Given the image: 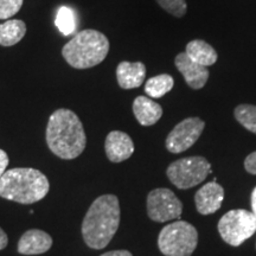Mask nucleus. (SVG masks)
Wrapping results in <instances>:
<instances>
[{
    "label": "nucleus",
    "instance_id": "7",
    "mask_svg": "<svg viewBox=\"0 0 256 256\" xmlns=\"http://www.w3.org/2000/svg\"><path fill=\"white\" fill-rule=\"evenodd\" d=\"M211 165L203 156H188L178 159L168 168L166 174L176 188L186 190L206 180Z\"/></svg>",
    "mask_w": 256,
    "mask_h": 256
},
{
    "label": "nucleus",
    "instance_id": "5",
    "mask_svg": "<svg viewBox=\"0 0 256 256\" xmlns=\"http://www.w3.org/2000/svg\"><path fill=\"white\" fill-rule=\"evenodd\" d=\"M197 244V229L185 220L164 226L158 238L159 250L165 256H191Z\"/></svg>",
    "mask_w": 256,
    "mask_h": 256
},
{
    "label": "nucleus",
    "instance_id": "20",
    "mask_svg": "<svg viewBox=\"0 0 256 256\" xmlns=\"http://www.w3.org/2000/svg\"><path fill=\"white\" fill-rule=\"evenodd\" d=\"M234 115L243 127L256 134V106L240 104L235 108Z\"/></svg>",
    "mask_w": 256,
    "mask_h": 256
},
{
    "label": "nucleus",
    "instance_id": "2",
    "mask_svg": "<svg viewBox=\"0 0 256 256\" xmlns=\"http://www.w3.org/2000/svg\"><path fill=\"white\" fill-rule=\"evenodd\" d=\"M120 226V204L114 194H104L92 202L82 222V236L92 249H104Z\"/></svg>",
    "mask_w": 256,
    "mask_h": 256
},
{
    "label": "nucleus",
    "instance_id": "21",
    "mask_svg": "<svg viewBox=\"0 0 256 256\" xmlns=\"http://www.w3.org/2000/svg\"><path fill=\"white\" fill-rule=\"evenodd\" d=\"M156 2L160 5V8L177 18H182L186 14L188 5L185 0H156Z\"/></svg>",
    "mask_w": 256,
    "mask_h": 256
},
{
    "label": "nucleus",
    "instance_id": "19",
    "mask_svg": "<svg viewBox=\"0 0 256 256\" xmlns=\"http://www.w3.org/2000/svg\"><path fill=\"white\" fill-rule=\"evenodd\" d=\"M55 24L60 34L64 36H69L76 28L75 12L68 6H62L57 12Z\"/></svg>",
    "mask_w": 256,
    "mask_h": 256
},
{
    "label": "nucleus",
    "instance_id": "22",
    "mask_svg": "<svg viewBox=\"0 0 256 256\" xmlns=\"http://www.w3.org/2000/svg\"><path fill=\"white\" fill-rule=\"evenodd\" d=\"M24 0H0V19H8L20 11Z\"/></svg>",
    "mask_w": 256,
    "mask_h": 256
},
{
    "label": "nucleus",
    "instance_id": "6",
    "mask_svg": "<svg viewBox=\"0 0 256 256\" xmlns=\"http://www.w3.org/2000/svg\"><path fill=\"white\" fill-rule=\"evenodd\" d=\"M217 228L224 242L238 247L256 232V216L243 209L230 210L222 216Z\"/></svg>",
    "mask_w": 256,
    "mask_h": 256
},
{
    "label": "nucleus",
    "instance_id": "25",
    "mask_svg": "<svg viewBox=\"0 0 256 256\" xmlns=\"http://www.w3.org/2000/svg\"><path fill=\"white\" fill-rule=\"evenodd\" d=\"M101 256H133L132 252H130L128 250H113V252H108L102 254Z\"/></svg>",
    "mask_w": 256,
    "mask_h": 256
},
{
    "label": "nucleus",
    "instance_id": "15",
    "mask_svg": "<svg viewBox=\"0 0 256 256\" xmlns=\"http://www.w3.org/2000/svg\"><path fill=\"white\" fill-rule=\"evenodd\" d=\"M133 113L142 126H152L162 116V108L147 96H138L133 102Z\"/></svg>",
    "mask_w": 256,
    "mask_h": 256
},
{
    "label": "nucleus",
    "instance_id": "3",
    "mask_svg": "<svg viewBox=\"0 0 256 256\" xmlns=\"http://www.w3.org/2000/svg\"><path fill=\"white\" fill-rule=\"evenodd\" d=\"M46 176L36 168L6 170L0 178V197L20 204H32L43 200L49 192Z\"/></svg>",
    "mask_w": 256,
    "mask_h": 256
},
{
    "label": "nucleus",
    "instance_id": "16",
    "mask_svg": "<svg viewBox=\"0 0 256 256\" xmlns=\"http://www.w3.org/2000/svg\"><path fill=\"white\" fill-rule=\"evenodd\" d=\"M185 54L194 62L200 64L206 68L215 64L217 60V52L215 49L210 44H208L206 42L200 40H194L188 43Z\"/></svg>",
    "mask_w": 256,
    "mask_h": 256
},
{
    "label": "nucleus",
    "instance_id": "10",
    "mask_svg": "<svg viewBox=\"0 0 256 256\" xmlns=\"http://www.w3.org/2000/svg\"><path fill=\"white\" fill-rule=\"evenodd\" d=\"M174 64L190 88L202 89L206 84L210 75L209 70L206 66L194 62L185 52H180L176 56Z\"/></svg>",
    "mask_w": 256,
    "mask_h": 256
},
{
    "label": "nucleus",
    "instance_id": "8",
    "mask_svg": "<svg viewBox=\"0 0 256 256\" xmlns=\"http://www.w3.org/2000/svg\"><path fill=\"white\" fill-rule=\"evenodd\" d=\"M183 212V204L170 188H154L147 196V214L158 223L179 218Z\"/></svg>",
    "mask_w": 256,
    "mask_h": 256
},
{
    "label": "nucleus",
    "instance_id": "17",
    "mask_svg": "<svg viewBox=\"0 0 256 256\" xmlns=\"http://www.w3.org/2000/svg\"><path fill=\"white\" fill-rule=\"evenodd\" d=\"M26 34V24L19 19H8L0 25V46H14Z\"/></svg>",
    "mask_w": 256,
    "mask_h": 256
},
{
    "label": "nucleus",
    "instance_id": "4",
    "mask_svg": "<svg viewBox=\"0 0 256 256\" xmlns=\"http://www.w3.org/2000/svg\"><path fill=\"white\" fill-rule=\"evenodd\" d=\"M110 52V40L98 30L80 31L62 49L64 60L75 69H89L104 62Z\"/></svg>",
    "mask_w": 256,
    "mask_h": 256
},
{
    "label": "nucleus",
    "instance_id": "26",
    "mask_svg": "<svg viewBox=\"0 0 256 256\" xmlns=\"http://www.w3.org/2000/svg\"><path fill=\"white\" fill-rule=\"evenodd\" d=\"M8 242V235H6V232H4V230L0 228V250H2V249L6 248Z\"/></svg>",
    "mask_w": 256,
    "mask_h": 256
},
{
    "label": "nucleus",
    "instance_id": "24",
    "mask_svg": "<svg viewBox=\"0 0 256 256\" xmlns=\"http://www.w3.org/2000/svg\"><path fill=\"white\" fill-rule=\"evenodd\" d=\"M8 162H10V159H8V153H6L4 150H0V178H2V176L6 172Z\"/></svg>",
    "mask_w": 256,
    "mask_h": 256
},
{
    "label": "nucleus",
    "instance_id": "12",
    "mask_svg": "<svg viewBox=\"0 0 256 256\" xmlns=\"http://www.w3.org/2000/svg\"><path fill=\"white\" fill-rule=\"evenodd\" d=\"M104 150L112 162H121L130 158L134 153L132 138L121 130H113L106 138Z\"/></svg>",
    "mask_w": 256,
    "mask_h": 256
},
{
    "label": "nucleus",
    "instance_id": "11",
    "mask_svg": "<svg viewBox=\"0 0 256 256\" xmlns=\"http://www.w3.org/2000/svg\"><path fill=\"white\" fill-rule=\"evenodd\" d=\"M223 200L224 188L216 183V178L202 186L194 194L197 211L202 215H211L216 212L222 206Z\"/></svg>",
    "mask_w": 256,
    "mask_h": 256
},
{
    "label": "nucleus",
    "instance_id": "1",
    "mask_svg": "<svg viewBox=\"0 0 256 256\" xmlns=\"http://www.w3.org/2000/svg\"><path fill=\"white\" fill-rule=\"evenodd\" d=\"M46 138L50 151L66 160L78 158L87 145V136L81 120L72 110L66 108L51 114Z\"/></svg>",
    "mask_w": 256,
    "mask_h": 256
},
{
    "label": "nucleus",
    "instance_id": "13",
    "mask_svg": "<svg viewBox=\"0 0 256 256\" xmlns=\"http://www.w3.org/2000/svg\"><path fill=\"white\" fill-rule=\"evenodd\" d=\"M52 238L40 229H31L22 235L18 242V252L22 255H40L50 250Z\"/></svg>",
    "mask_w": 256,
    "mask_h": 256
},
{
    "label": "nucleus",
    "instance_id": "9",
    "mask_svg": "<svg viewBox=\"0 0 256 256\" xmlns=\"http://www.w3.org/2000/svg\"><path fill=\"white\" fill-rule=\"evenodd\" d=\"M206 122L200 118H188L179 122L166 138V148L171 153H182L194 145L203 132Z\"/></svg>",
    "mask_w": 256,
    "mask_h": 256
},
{
    "label": "nucleus",
    "instance_id": "23",
    "mask_svg": "<svg viewBox=\"0 0 256 256\" xmlns=\"http://www.w3.org/2000/svg\"><path fill=\"white\" fill-rule=\"evenodd\" d=\"M244 168L248 174H256V151L249 154L244 160Z\"/></svg>",
    "mask_w": 256,
    "mask_h": 256
},
{
    "label": "nucleus",
    "instance_id": "27",
    "mask_svg": "<svg viewBox=\"0 0 256 256\" xmlns=\"http://www.w3.org/2000/svg\"><path fill=\"white\" fill-rule=\"evenodd\" d=\"M252 214L256 216V188H254L252 194Z\"/></svg>",
    "mask_w": 256,
    "mask_h": 256
},
{
    "label": "nucleus",
    "instance_id": "14",
    "mask_svg": "<svg viewBox=\"0 0 256 256\" xmlns=\"http://www.w3.org/2000/svg\"><path fill=\"white\" fill-rule=\"evenodd\" d=\"M146 66L142 62H121L116 68V80L122 89L138 88L145 81Z\"/></svg>",
    "mask_w": 256,
    "mask_h": 256
},
{
    "label": "nucleus",
    "instance_id": "18",
    "mask_svg": "<svg viewBox=\"0 0 256 256\" xmlns=\"http://www.w3.org/2000/svg\"><path fill=\"white\" fill-rule=\"evenodd\" d=\"M174 81L172 76L168 74H162L151 78L145 83V92L152 98H160L171 92Z\"/></svg>",
    "mask_w": 256,
    "mask_h": 256
}]
</instances>
